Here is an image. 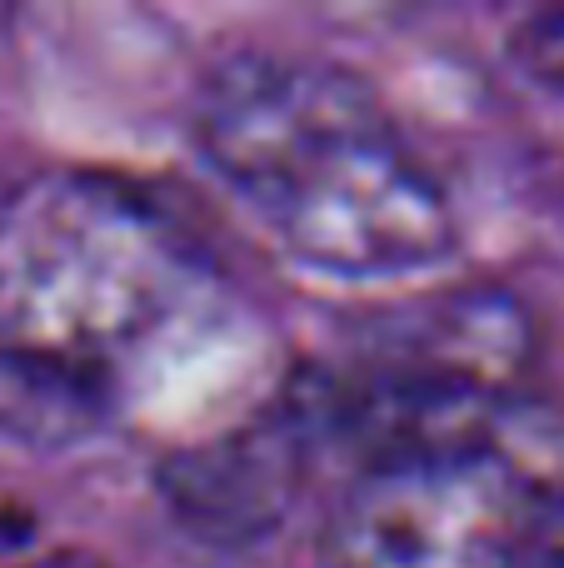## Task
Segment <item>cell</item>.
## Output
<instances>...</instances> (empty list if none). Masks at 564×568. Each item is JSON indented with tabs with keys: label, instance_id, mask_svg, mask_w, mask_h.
<instances>
[{
	"label": "cell",
	"instance_id": "cell-3",
	"mask_svg": "<svg viewBox=\"0 0 564 568\" xmlns=\"http://www.w3.org/2000/svg\"><path fill=\"white\" fill-rule=\"evenodd\" d=\"M540 484L505 449L365 464L325 514L330 568H525Z\"/></svg>",
	"mask_w": 564,
	"mask_h": 568
},
{
	"label": "cell",
	"instance_id": "cell-2",
	"mask_svg": "<svg viewBox=\"0 0 564 568\" xmlns=\"http://www.w3.org/2000/svg\"><path fill=\"white\" fill-rule=\"evenodd\" d=\"M250 205L285 255L335 280L425 275L460 245L445 180L395 130L390 110L320 140Z\"/></svg>",
	"mask_w": 564,
	"mask_h": 568
},
{
	"label": "cell",
	"instance_id": "cell-4",
	"mask_svg": "<svg viewBox=\"0 0 564 568\" xmlns=\"http://www.w3.org/2000/svg\"><path fill=\"white\" fill-rule=\"evenodd\" d=\"M370 115H385V100L360 70L290 50H235L200 80L190 130L210 170L255 200L320 140Z\"/></svg>",
	"mask_w": 564,
	"mask_h": 568
},
{
	"label": "cell",
	"instance_id": "cell-5",
	"mask_svg": "<svg viewBox=\"0 0 564 568\" xmlns=\"http://www.w3.org/2000/svg\"><path fill=\"white\" fill-rule=\"evenodd\" d=\"M315 409L285 399L270 414H245L235 429L185 444L165 459V494L195 529L220 539L260 534L290 509L305 474Z\"/></svg>",
	"mask_w": 564,
	"mask_h": 568
},
{
	"label": "cell",
	"instance_id": "cell-6",
	"mask_svg": "<svg viewBox=\"0 0 564 568\" xmlns=\"http://www.w3.org/2000/svg\"><path fill=\"white\" fill-rule=\"evenodd\" d=\"M375 354L510 394L535 364V320L520 294L500 284H465L400 310V324H390Z\"/></svg>",
	"mask_w": 564,
	"mask_h": 568
},
{
	"label": "cell",
	"instance_id": "cell-9",
	"mask_svg": "<svg viewBox=\"0 0 564 568\" xmlns=\"http://www.w3.org/2000/svg\"><path fill=\"white\" fill-rule=\"evenodd\" d=\"M36 568H100L95 559H80V554H60V559H46V564H36Z\"/></svg>",
	"mask_w": 564,
	"mask_h": 568
},
{
	"label": "cell",
	"instance_id": "cell-1",
	"mask_svg": "<svg viewBox=\"0 0 564 568\" xmlns=\"http://www.w3.org/2000/svg\"><path fill=\"white\" fill-rule=\"evenodd\" d=\"M205 310L200 250L130 180L56 165L0 190V364L105 399Z\"/></svg>",
	"mask_w": 564,
	"mask_h": 568
},
{
	"label": "cell",
	"instance_id": "cell-8",
	"mask_svg": "<svg viewBox=\"0 0 564 568\" xmlns=\"http://www.w3.org/2000/svg\"><path fill=\"white\" fill-rule=\"evenodd\" d=\"M525 568H564V479L560 484H540Z\"/></svg>",
	"mask_w": 564,
	"mask_h": 568
},
{
	"label": "cell",
	"instance_id": "cell-7",
	"mask_svg": "<svg viewBox=\"0 0 564 568\" xmlns=\"http://www.w3.org/2000/svg\"><path fill=\"white\" fill-rule=\"evenodd\" d=\"M510 60L535 80L540 90L564 95V10H540L510 36Z\"/></svg>",
	"mask_w": 564,
	"mask_h": 568
}]
</instances>
